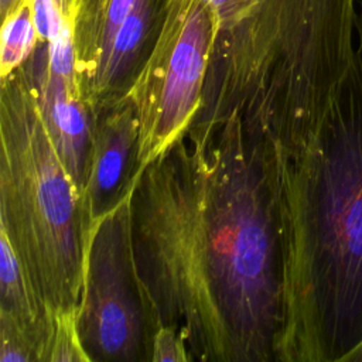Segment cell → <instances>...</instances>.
<instances>
[{
    "mask_svg": "<svg viewBox=\"0 0 362 362\" xmlns=\"http://www.w3.org/2000/svg\"><path fill=\"white\" fill-rule=\"evenodd\" d=\"M182 136L139 178L133 246L144 313L201 359L276 358L283 263L274 201L236 116ZM157 329V328H156Z\"/></svg>",
    "mask_w": 362,
    "mask_h": 362,
    "instance_id": "cell-1",
    "label": "cell"
},
{
    "mask_svg": "<svg viewBox=\"0 0 362 362\" xmlns=\"http://www.w3.org/2000/svg\"><path fill=\"white\" fill-rule=\"evenodd\" d=\"M259 158L281 242L276 359L346 362L362 345V0L354 61L315 130Z\"/></svg>",
    "mask_w": 362,
    "mask_h": 362,
    "instance_id": "cell-2",
    "label": "cell"
},
{
    "mask_svg": "<svg viewBox=\"0 0 362 362\" xmlns=\"http://www.w3.org/2000/svg\"><path fill=\"white\" fill-rule=\"evenodd\" d=\"M215 35L204 92L266 96L317 123L351 68L359 0H206Z\"/></svg>",
    "mask_w": 362,
    "mask_h": 362,
    "instance_id": "cell-3",
    "label": "cell"
},
{
    "mask_svg": "<svg viewBox=\"0 0 362 362\" xmlns=\"http://www.w3.org/2000/svg\"><path fill=\"white\" fill-rule=\"evenodd\" d=\"M0 106V229L49 317L78 315L89 240L99 221H92L57 151L23 66L1 78Z\"/></svg>",
    "mask_w": 362,
    "mask_h": 362,
    "instance_id": "cell-4",
    "label": "cell"
},
{
    "mask_svg": "<svg viewBox=\"0 0 362 362\" xmlns=\"http://www.w3.org/2000/svg\"><path fill=\"white\" fill-rule=\"evenodd\" d=\"M214 35L206 0H171L163 30L124 96L139 126L137 174L192 124L202 106Z\"/></svg>",
    "mask_w": 362,
    "mask_h": 362,
    "instance_id": "cell-5",
    "label": "cell"
},
{
    "mask_svg": "<svg viewBox=\"0 0 362 362\" xmlns=\"http://www.w3.org/2000/svg\"><path fill=\"white\" fill-rule=\"evenodd\" d=\"M136 187L102 216L89 240L76 320L90 361L134 359L141 341L144 307L133 246Z\"/></svg>",
    "mask_w": 362,
    "mask_h": 362,
    "instance_id": "cell-6",
    "label": "cell"
},
{
    "mask_svg": "<svg viewBox=\"0 0 362 362\" xmlns=\"http://www.w3.org/2000/svg\"><path fill=\"white\" fill-rule=\"evenodd\" d=\"M82 96L99 112L127 95L150 55L171 0H68Z\"/></svg>",
    "mask_w": 362,
    "mask_h": 362,
    "instance_id": "cell-7",
    "label": "cell"
},
{
    "mask_svg": "<svg viewBox=\"0 0 362 362\" xmlns=\"http://www.w3.org/2000/svg\"><path fill=\"white\" fill-rule=\"evenodd\" d=\"M21 66L37 89L57 151L85 195L93 153L96 115L86 105L78 78L62 76L47 68L45 47L40 38L33 54Z\"/></svg>",
    "mask_w": 362,
    "mask_h": 362,
    "instance_id": "cell-8",
    "label": "cell"
},
{
    "mask_svg": "<svg viewBox=\"0 0 362 362\" xmlns=\"http://www.w3.org/2000/svg\"><path fill=\"white\" fill-rule=\"evenodd\" d=\"M105 110L107 113L103 117L96 116L93 153L85 192L93 222L100 221L137 184L140 178L137 175H141L129 170V164L137 170L139 126L133 105L123 99Z\"/></svg>",
    "mask_w": 362,
    "mask_h": 362,
    "instance_id": "cell-9",
    "label": "cell"
},
{
    "mask_svg": "<svg viewBox=\"0 0 362 362\" xmlns=\"http://www.w3.org/2000/svg\"><path fill=\"white\" fill-rule=\"evenodd\" d=\"M0 34V78L20 68L33 54L38 35L30 0L17 3L1 17Z\"/></svg>",
    "mask_w": 362,
    "mask_h": 362,
    "instance_id": "cell-10",
    "label": "cell"
},
{
    "mask_svg": "<svg viewBox=\"0 0 362 362\" xmlns=\"http://www.w3.org/2000/svg\"><path fill=\"white\" fill-rule=\"evenodd\" d=\"M48 361H90L81 342L76 313H65L54 317V334Z\"/></svg>",
    "mask_w": 362,
    "mask_h": 362,
    "instance_id": "cell-11",
    "label": "cell"
},
{
    "mask_svg": "<svg viewBox=\"0 0 362 362\" xmlns=\"http://www.w3.org/2000/svg\"><path fill=\"white\" fill-rule=\"evenodd\" d=\"M151 361H189L187 354L185 344L178 332L171 327H160L153 334V346H151Z\"/></svg>",
    "mask_w": 362,
    "mask_h": 362,
    "instance_id": "cell-12",
    "label": "cell"
},
{
    "mask_svg": "<svg viewBox=\"0 0 362 362\" xmlns=\"http://www.w3.org/2000/svg\"><path fill=\"white\" fill-rule=\"evenodd\" d=\"M16 3L17 0H0V17H3Z\"/></svg>",
    "mask_w": 362,
    "mask_h": 362,
    "instance_id": "cell-13",
    "label": "cell"
},
{
    "mask_svg": "<svg viewBox=\"0 0 362 362\" xmlns=\"http://www.w3.org/2000/svg\"><path fill=\"white\" fill-rule=\"evenodd\" d=\"M348 362H362V345L349 355Z\"/></svg>",
    "mask_w": 362,
    "mask_h": 362,
    "instance_id": "cell-14",
    "label": "cell"
}]
</instances>
